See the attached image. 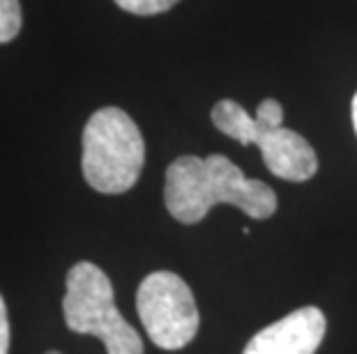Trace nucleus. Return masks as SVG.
<instances>
[{
	"label": "nucleus",
	"instance_id": "5",
	"mask_svg": "<svg viewBox=\"0 0 357 354\" xmlns=\"http://www.w3.org/2000/svg\"><path fill=\"white\" fill-rule=\"evenodd\" d=\"M136 311L157 348L182 350L194 341L201 315L189 285L173 272L148 274L136 292Z\"/></svg>",
	"mask_w": 357,
	"mask_h": 354
},
{
	"label": "nucleus",
	"instance_id": "8",
	"mask_svg": "<svg viewBox=\"0 0 357 354\" xmlns=\"http://www.w3.org/2000/svg\"><path fill=\"white\" fill-rule=\"evenodd\" d=\"M120 10L129 14H139V17H153V14H162L178 5L180 0H113Z\"/></svg>",
	"mask_w": 357,
	"mask_h": 354
},
{
	"label": "nucleus",
	"instance_id": "10",
	"mask_svg": "<svg viewBox=\"0 0 357 354\" xmlns=\"http://www.w3.org/2000/svg\"><path fill=\"white\" fill-rule=\"evenodd\" d=\"M353 127H355V134H357V92L353 97Z\"/></svg>",
	"mask_w": 357,
	"mask_h": 354
},
{
	"label": "nucleus",
	"instance_id": "4",
	"mask_svg": "<svg viewBox=\"0 0 357 354\" xmlns=\"http://www.w3.org/2000/svg\"><path fill=\"white\" fill-rule=\"evenodd\" d=\"M63 315L74 334L100 338L106 354H143L141 336L116 308L109 276L93 262H77L67 272Z\"/></svg>",
	"mask_w": 357,
	"mask_h": 354
},
{
	"label": "nucleus",
	"instance_id": "1",
	"mask_svg": "<svg viewBox=\"0 0 357 354\" xmlns=\"http://www.w3.org/2000/svg\"><path fill=\"white\" fill-rule=\"evenodd\" d=\"M164 202L169 214L185 225L203 221L219 202L242 209L252 218H270L277 212V193L261 179L245 177L224 154H187L166 168Z\"/></svg>",
	"mask_w": 357,
	"mask_h": 354
},
{
	"label": "nucleus",
	"instance_id": "2",
	"mask_svg": "<svg viewBox=\"0 0 357 354\" xmlns=\"http://www.w3.org/2000/svg\"><path fill=\"white\" fill-rule=\"evenodd\" d=\"M212 124L240 145H258L263 161L275 177L286 182H307L316 175L318 159L305 136L284 127V106L277 99H263L256 115L233 99H222L212 108Z\"/></svg>",
	"mask_w": 357,
	"mask_h": 354
},
{
	"label": "nucleus",
	"instance_id": "9",
	"mask_svg": "<svg viewBox=\"0 0 357 354\" xmlns=\"http://www.w3.org/2000/svg\"><path fill=\"white\" fill-rule=\"evenodd\" d=\"M7 350H10V320H7L5 299L0 297V354H7Z\"/></svg>",
	"mask_w": 357,
	"mask_h": 354
},
{
	"label": "nucleus",
	"instance_id": "6",
	"mask_svg": "<svg viewBox=\"0 0 357 354\" xmlns=\"http://www.w3.org/2000/svg\"><path fill=\"white\" fill-rule=\"evenodd\" d=\"M321 308L305 306L261 329L242 354H316L325 338Z\"/></svg>",
	"mask_w": 357,
	"mask_h": 354
},
{
	"label": "nucleus",
	"instance_id": "3",
	"mask_svg": "<svg viewBox=\"0 0 357 354\" xmlns=\"http://www.w3.org/2000/svg\"><path fill=\"white\" fill-rule=\"evenodd\" d=\"M143 163L146 143L134 120L116 106L95 111L83 129L86 182L100 193H125L139 182Z\"/></svg>",
	"mask_w": 357,
	"mask_h": 354
},
{
	"label": "nucleus",
	"instance_id": "7",
	"mask_svg": "<svg viewBox=\"0 0 357 354\" xmlns=\"http://www.w3.org/2000/svg\"><path fill=\"white\" fill-rule=\"evenodd\" d=\"M24 17L19 0H0V44L12 42L19 35Z\"/></svg>",
	"mask_w": 357,
	"mask_h": 354
},
{
	"label": "nucleus",
	"instance_id": "11",
	"mask_svg": "<svg viewBox=\"0 0 357 354\" xmlns=\"http://www.w3.org/2000/svg\"><path fill=\"white\" fill-rule=\"evenodd\" d=\"M47 354H60V352H56V350H53V352H47Z\"/></svg>",
	"mask_w": 357,
	"mask_h": 354
}]
</instances>
